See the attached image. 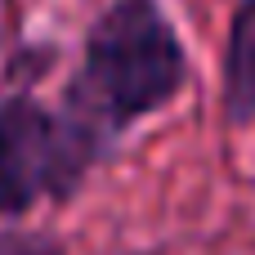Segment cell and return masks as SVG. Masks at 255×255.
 Returning a JSON list of instances; mask_svg holds the SVG:
<instances>
[{
  "label": "cell",
  "mask_w": 255,
  "mask_h": 255,
  "mask_svg": "<svg viewBox=\"0 0 255 255\" xmlns=\"http://www.w3.org/2000/svg\"><path fill=\"white\" fill-rule=\"evenodd\" d=\"M188 81L184 45L157 0H112L85 36L76 76V117L94 130H121L166 108Z\"/></svg>",
  "instance_id": "6da1fadb"
},
{
  "label": "cell",
  "mask_w": 255,
  "mask_h": 255,
  "mask_svg": "<svg viewBox=\"0 0 255 255\" xmlns=\"http://www.w3.org/2000/svg\"><path fill=\"white\" fill-rule=\"evenodd\" d=\"M0 255H54L36 238H18V233H0Z\"/></svg>",
  "instance_id": "277c9868"
},
{
  "label": "cell",
  "mask_w": 255,
  "mask_h": 255,
  "mask_svg": "<svg viewBox=\"0 0 255 255\" xmlns=\"http://www.w3.org/2000/svg\"><path fill=\"white\" fill-rule=\"evenodd\" d=\"M99 134L72 112L58 117L36 99L0 108V215L36 206L45 193H67L94 161Z\"/></svg>",
  "instance_id": "7a4b0ae2"
},
{
  "label": "cell",
  "mask_w": 255,
  "mask_h": 255,
  "mask_svg": "<svg viewBox=\"0 0 255 255\" xmlns=\"http://www.w3.org/2000/svg\"><path fill=\"white\" fill-rule=\"evenodd\" d=\"M224 112L229 121H255V0H242L224 45Z\"/></svg>",
  "instance_id": "3957f363"
}]
</instances>
